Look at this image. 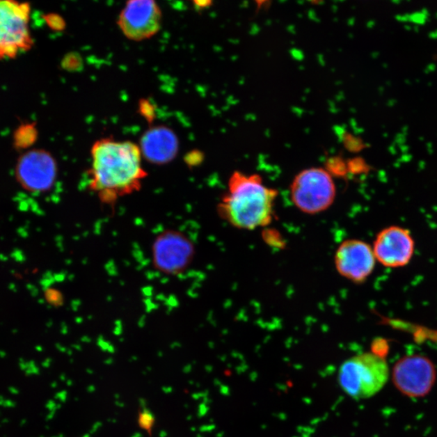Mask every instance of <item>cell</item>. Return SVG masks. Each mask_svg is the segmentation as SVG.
<instances>
[{
  "mask_svg": "<svg viewBox=\"0 0 437 437\" xmlns=\"http://www.w3.org/2000/svg\"><path fill=\"white\" fill-rule=\"evenodd\" d=\"M142 157L141 148L130 141L108 138L93 143L89 189L103 205L113 206L120 198L141 190L148 176Z\"/></svg>",
  "mask_w": 437,
  "mask_h": 437,
  "instance_id": "1",
  "label": "cell"
},
{
  "mask_svg": "<svg viewBox=\"0 0 437 437\" xmlns=\"http://www.w3.org/2000/svg\"><path fill=\"white\" fill-rule=\"evenodd\" d=\"M277 196L276 190L266 186L260 175L236 171L218 205V213L233 227L254 230L270 225Z\"/></svg>",
  "mask_w": 437,
  "mask_h": 437,
  "instance_id": "2",
  "label": "cell"
},
{
  "mask_svg": "<svg viewBox=\"0 0 437 437\" xmlns=\"http://www.w3.org/2000/svg\"><path fill=\"white\" fill-rule=\"evenodd\" d=\"M389 379L388 363L374 352L351 357L342 363L339 372L341 388L355 399H370L379 394Z\"/></svg>",
  "mask_w": 437,
  "mask_h": 437,
  "instance_id": "3",
  "label": "cell"
},
{
  "mask_svg": "<svg viewBox=\"0 0 437 437\" xmlns=\"http://www.w3.org/2000/svg\"><path fill=\"white\" fill-rule=\"evenodd\" d=\"M293 205L305 214L315 215L328 209L336 196V187L331 173L324 168L302 170L290 187Z\"/></svg>",
  "mask_w": 437,
  "mask_h": 437,
  "instance_id": "4",
  "label": "cell"
},
{
  "mask_svg": "<svg viewBox=\"0 0 437 437\" xmlns=\"http://www.w3.org/2000/svg\"><path fill=\"white\" fill-rule=\"evenodd\" d=\"M31 5L0 1V58H14L33 47L29 29Z\"/></svg>",
  "mask_w": 437,
  "mask_h": 437,
  "instance_id": "5",
  "label": "cell"
},
{
  "mask_svg": "<svg viewBox=\"0 0 437 437\" xmlns=\"http://www.w3.org/2000/svg\"><path fill=\"white\" fill-rule=\"evenodd\" d=\"M58 175L56 159L45 149H31L18 158L15 176L24 191L39 193L51 190Z\"/></svg>",
  "mask_w": 437,
  "mask_h": 437,
  "instance_id": "6",
  "label": "cell"
},
{
  "mask_svg": "<svg viewBox=\"0 0 437 437\" xmlns=\"http://www.w3.org/2000/svg\"><path fill=\"white\" fill-rule=\"evenodd\" d=\"M392 380L402 395L410 398H422L434 388L436 380V366L424 356H404L394 366Z\"/></svg>",
  "mask_w": 437,
  "mask_h": 437,
  "instance_id": "7",
  "label": "cell"
},
{
  "mask_svg": "<svg viewBox=\"0 0 437 437\" xmlns=\"http://www.w3.org/2000/svg\"><path fill=\"white\" fill-rule=\"evenodd\" d=\"M162 13L152 0H132L126 3L118 19L122 33L132 41L141 42L160 31Z\"/></svg>",
  "mask_w": 437,
  "mask_h": 437,
  "instance_id": "8",
  "label": "cell"
},
{
  "mask_svg": "<svg viewBox=\"0 0 437 437\" xmlns=\"http://www.w3.org/2000/svg\"><path fill=\"white\" fill-rule=\"evenodd\" d=\"M415 248L411 232L400 226L384 228L377 235L372 246L376 262L390 268L408 264L414 255Z\"/></svg>",
  "mask_w": 437,
  "mask_h": 437,
  "instance_id": "9",
  "label": "cell"
},
{
  "mask_svg": "<svg viewBox=\"0 0 437 437\" xmlns=\"http://www.w3.org/2000/svg\"><path fill=\"white\" fill-rule=\"evenodd\" d=\"M154 265L166 274H178L190 265L195 250L187 237L177 232L159 236L152 249Z\"/></svg>",
  "mask_w": 437,
  "mask_h": 437,
  "instance_id": "10",
  "label": "cell"
},
{
  "mask_svg": "<svg viewBox=\"0 0 437 437\" xmlns=\"http://www.w3.org/2000/svg\"><path fill=\"white\" fill-rule=\"evenodd\" d=\"M376 260L372 246L356 239L347 240L337 248L335 265L347 280L363 283L374 272Z\"/></svg>",
  "mask_w": 437,
  "mask_h": 437,
  "instance_id": "11",
  "label": "cell"
},
{
  "mask_svg": "<svg viewBox=\"0 0 437 437\" xmlns=\"http://www.w3.org/2000/svg\"><path fill=\"white\" fill-rule=\"evenodd\" d=\"M178 138L171 129L160 126L149 129L141 140L142 156L150 163L164 165L170 162L178 152Z\"/></svg>",
  "mask_w": 437,
  "mask_h": 437,
  "instance_id": "12",
  "label": "cell"
},
{
  "mask_svg": "<svg viewBox=\"0 0 437 437\" xmlns=\"http://www.w3.org/2000/svg\"><path fill=\"white\" fill-rule=\"evenodd\" d=\"M36 123H23L16 129L13 135V146L16 150H24L32 147L38 140Z\"/></svg>",
  "mask_w": 437,
  "mask_h": 437,
  "instance_id": "13",
  "label": "cell"
},
{
  "mask_svg": "<svg viewBox=\"0 0 437 437\" xmlns=\"http://www.w3.org/2000/svg\"><path fill=\"white\" fill-rule=\"evenodd\" d=\"M137 424L138 428L151 435L156 424V417L152 412L145 408L138 412L137 415Z\"/></svg>",
  "mask_w": 437,
  "mask_h": 437,
  "instance_id": "14",
  "label": "cell"
},
{
  "mask_svg": "<svg viewBox=\"0 0 437 437\" xmlns=\"http://www.w3.org/2000/svg\"><path fill=\"white\" fill-rule=\"evenodd\" d=\"M415 332V336L417 339H425L437 342V331L427 329V328H417L412 330Z\"/></svg>",
  "mask_w": 437,
  "mask_h": 437,
  "instance_id": "15",
  "label": "cell"
},
{
  "mask_svg": "<svg viewBox=\"0 0 437 437\" xmlns=\"http://www.w3.org/2000/svg\"><path fill=\"white\" fill-rule=\"evenodd\" d=\"M44 18L48 26L53 29H56V31L61 29L63 26L61 18L58 17L57 15L49 14L45 16Z\"/></svg>",
  "mask_w": 437,
  "mask_h": 437,
  "instance_id": "16",
  "label": "cell"
},
{
  "mask_svg": "<svg viewBox=\"0 0 437 437\" xmlns=\"http://www.w3.org/2000/svg\"><path fill=\"white\" fill-rule=\"evenodd\" d=\"M346 146L351 152H358L361 150V148H363L364 145L363 143L359 140V138L349 136L346 137Z\"/></svg>",
  "mask_w": 437,
  "mask_h": 437,
  "instance_id": "17",
  "label": "cell"
},
{
  "mask_svg": "<svg viewBox=\"0 0 437 437\" xmlns=\"http://www.w3.org/2000/svg\"><path fill=\"white\" fill-rule=\"evenodd\" d=\"M195 3L197 5L198 8H203V6H200V4L202 3V2H195ZM202 4L205 5V7H207L206 6V4L207 5L211 4V3L206 1V2H202Z\"/></svg>",
  "mask_w": 437,
  "mask_h": 437,
  "instance_id": "18",
  "label": "cell"
}]
</instances>
